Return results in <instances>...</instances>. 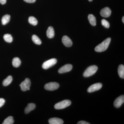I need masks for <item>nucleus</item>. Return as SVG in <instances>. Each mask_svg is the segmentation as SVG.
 I'll use <instances>...</instances> for the list:
<instances>
[{"instance_id":"obj_1","label":"nucleus","mask_w":124,"mask_h":124,"mask_svg":"<svg viewBox=\"0 0 124 124\" xmlns=\"http://www.w3.org/2000/svg\"><path fill=\"white\" fill-rule=\"evenodd\" d=\"M111 40L110 38H108L106 39L102 43L95 47V51L98 52H102L106 50L109 46Z\"/></svg>"},{"instance_id":"obj_2","label":"nucleus","mask_w":124,"mask_h":124,"mask_svg":"<svg viewBox=\"0 0 124 124\" xmlns=\"http://www.w3.org/2000/svg\"><path fill=\"white\" fill-rule=\"evenodd\" d=\"M98 68L95 65H93L88 67L84 72L83 76L85 77H88L94 75L97 70Z\"/></svg>"},{"instance_id":"obj_3","label":"nucleus","mask_w":124,"mask_h":124,"mask_svg":"<svg viewBox=\"0 0 124 124\" xmlns=\"http://www.w3.org/2000/svg\"><path fill=\"white\" fill-rule=\"evenodd\" d=\"M71 102L70 100H66L56 103L54 107L56 109H62L69 107L71 105Z\"/></svg>"},{"instance_id":"obj_4","label":"nucleus","mask_w":124,"mask_h":124,"mask_svg":"<svg viewBox=\"0 0 124 124\" xmlns=\"http://www.w3.org/2000/svg\"><path fill=\"white\" fill-rule=\"evenodd\" d=\"M31 85V81L29 78H27L24 81H23L20 85L21 90L23 91H26L30 90Z\"/></svg>"},{"instance_id":"obj_5","label":"nucleus","mask_w":124,"mask_h":124,"mask_svg":"<svg viewBox=\"0 0 124 124\" xmlns=\"http://www.w3.org/2000/svg\"><path fill=\"white\" fill-rule=\"evenodd\" d=\"M57 62V60L55 58H52L45 62L43 63L42 67L43 69H47L55 65Z\"/></svg>"},{"instance_id":"obj_6","label":"nucleus","mask_w":124,"mask_h":124,"mask_svg":"<svg viewBox=\"0 0 124 124\" xmlns=\"http://www.w3.org/2000/svg\"><path fill=\"white\" fill-rule=\"evenodd\" d=\"M59 87V85L55 82H51L46 84L45 85V89L49 91H53L57 90Z\"/></svg>"},{"instance_id":"obj_7","label":"nucleus","mask_w":124,"mask_h":124,"mask_svg":"<svg viewBox=\"0 0 124 124\" xmlns=\"http://www.w3.org/2000/svg\"><path fill=\"white\" fill-rule=\"evenodd\" d=\"M102 85L100 83L94 84L90 86L87 90L88 93H91L99 90L102 88Z\"/></svg>"},{"instance_id":"obj_8","label":"nucleus","mask_w":124,"mask_h":124,"mask_svg":"<svg viewBox=\"0 0 124 124\" xmlns=\"http://www.w3.org/2000/svg\"><path fill=\"white\" fill-rule=\"evenodd\" d=\"M72 67H73L71 64H66L59 69V73H63L70 71L72 69Z\"/></svg>"},{"instance_id":"obj_9","label":"nucleus","mask_w":124,"mask_h":124,"mask_svg":"<svg viewBox=\"0 0 124 124\" xmlns=\"http://www.w3.org/2000/svg\"><path fill=\"white\" fill-rule=\"evenodd\" d=\"M111 11L110 9L108 7H106L101 10L100 14L102 17H103L107 18L110 16Z\"/></svg>"},{"instance_id":"obj_10","label":"nucleus","mask_w":124,"mask_h":124,"mask_svg":"<svg viewBox=\"0 0 124 124\" xmlns=\"http://www.w3.org/2000/svg\"><path fill=\"white\" fill-rule=\"evenodd\" d=\"M124 102V96L121 95L117 98L115 100L114 102V105L116 108H119L121 106Z\"/></svg>"},{"instance_id":"obj_11","label":"nucleus","mask_w":124,"mask_h":124,"mask_svg":"<svg viewBox=\"0 0 124 124\" xmlns=\"http://www.w3.org/2000/svg\"><path fill=\"white\" fill-rule=\"evenodd\" d=\"M62 41L63 45L67 47H70L72 46V41L67 36H63L62 38Z\"/></svg>"},{"instance_id":"obj_12","label":"nucleus","mask_w":124,"mask_h":124,"mask_svg":"<svg viewBox=\"0 0 124 124\" xmlns=\"http://www.w3.org/2000/svg\"><path fill=\"white\" fill-rule=\"evenodd\" d=\"M49 124H62L63 121L62 119L57 117H53L49 120Z\"/></svg>"},{"instance_id":"obj_13","label":"nucleus","mask_w":124,"mask_h":124,"mask_svg":"<svg viewBox=\"0 0 124 124\" xmlns=\"http://www.w3.org/2000/svg\"><path fill=\"white\" fill-rule=\"evenodd\" d=\"M46 36L49 38H53L54 37V30L53 27L51 26L49 27L46 31Z\"/></svg>"},{"instance_id":"obj_14","label":"nucleus","mask_w":124,"mask_h":124,"mask_svg":"<svg viewBox=\"0 0 124 124\" xmlns=\"http://www.w3.org/2000/svg\"><path fill=\"white\" fill-rule=\"evenodd\" d=\"M36 108V105L33 103H30L28 104L27 106L25 108L24 112L25 113L28 114L31 111L35 109Z\"/></svg>"},{"instance_id":"obj_15","label":"nucleus","mask_w":124,"mask_h":124,"mask_svg":"<svg viewBox=\"0 0 124 124\" xmlns=\"http://www.w3.org/2000/svg\"><path fill=\"white\" fill-rule=\"evenodd\" d=\"M118 72L120 77L122 79L124 78V66L123 64H120L118 68Z\"/></svg>"},{"instance_id":"obj_16","label":"nucleus","mask_w":124,"mask_h":124,"mask_svg":"<svg viewBox=\"0 0 124 124\" xmlns=\"http://www.w3.org/2000/svg\"><path fill=\"white\" fill-rule=\"evenodd\" d=\"M88 19L90 24L93 26L96 25V20L95 16L93 14L89 15Z\"/></svg>"},{"instance_id":"obj_17","label":"nucleus","mask_w":124,"mask_h":124,"mask_svg":"<svg viewBox=\"0 0 124 124\" xmlns=\"http://www.w3.org/2000/svg\"><path fill=\"white\" fill-rule=\"evenodd\" d=\"M12 81H13L12 77L11 76H9L3 81L2 84L4 86H8L11 84Z\"/></svg>"},{"instance_id":"obj_18","label":"nucleus","mask_w":124,"mask_h":124,"mask_svg":"<svg viewBox=\"0 0 124 124\" xmlns=\"http://www.w3.org/2000/svg\"><path fill=\"white\" fill-rule=\"evenodd\" d=\"M10 19V16L9 15H6L2 17L1 19V22L3 25H5L9 22Z\"/></svg>"},{"instance_id":"obj_19","label":"nucleus","mask_w":124,"mask_h":124,"mask_svg":"<svg viewBox=\"0 0 124 124\" xmlns=\"http://www.w3.org/2000/svg\"><path fill=\"white\" fill-rule=\"evenodd\" d=\"M21 62L20 59L18 57L14 58L12 62V64L14 67H18L21 64Z\"/></svg>"},{"instance_id":"obj_20","label":"nucleus","mask_w":124,"mask_h":124,"mask_svg":"<svg viewBox=\"0 0 124 124\" xmlns=\"http://www.w3.org/2000/svg\"><path fill=\"white\" fill-rule=\"evenodd\" d=\"M32 41L36 44L40 45L41 44V43H42L40 39L36 35H33L32 37Z\"/></svg>"},{"instance_id":"obj_21","label":"nucleus","mask_w":124,"mask_h":124,"mask_svg":"<svg viewBox=\"0 0 124 124\" xmlns=\"http://www.w3.org/2000/svg\"><path fill=\"white\" fill-rule=\"evenodd\" d=\"M13 117L11 116H8L5 119L2 123V124H14Z\"/></svg>"},{"instance_id":"obj_22","label":"nucleus","mask_w":124,"mask_h":124,"mask_svg":"<svg viewBox=\"0 0 124 124\" xmlns=\"http://www.w3.org/2000/svg\"><path fill=\"white\" fill-rule=\"evenodd\" d=\"M5 41L8 43H11L13 40V37L11 35L9 34H6L3 37Z\"/></svg>"},{"instance_id":"obj_23","label":"nucleus","mask_w":124,"mask_h":124,"mask_svg":"<svg viewBox=\"0 0 124 124\" xmlns=\"http://www.w3.org/2000/svg\"><path fill=\"white\" fill-rule=\"evenodd\" d=\"M28 22L30 24L33 26H36L38 23V21L35 17L31 16L28 19Z\"/></svg>"},{"instance_id":"obj_24","label":"nucleus","mask_w":124,"mask_h":124,"mask_svg":"<svg viewBox=\"0 0 124 124\" xmlns=\"http://www.w3.org/2000/svg\"><path fill=\"white\" fill-rule=\"evenodd\" d=\"M101 24L103 26L107 28H109L110 27V24L108 22L106 19H103L101 20Z\"/></svg>"},{"instance_id":"obj_25","label":"nucleus","mask_w":124,"mask_h":124,"mask_svg":"<svg viewBox=\"0 0 124 124\" xmlns=\"http://www.w3.org/2000/svg\"><path fill=\"white\" fill-rule=\"evenodd\" d=\"M5 102V99L2 98H0V108L2 107L4 104Z\"/></svg>"},{"instance_id":"obj_26","label":"nucleus","mask_w":124,"mask_h":124,"mask_svg":"<svg viewBox=\"0 0 124 124\" xmlns=\"http://www.w3.org/2000/svg\"><path fill=\"white\" fill-rule=\"evenodd\" d=\"M78 124H90L88 122H87L84 121H81L78 122Z\"/></svg>"},{"instance_id":"obj_27","label":"nucleus","mask_w":124,"mask_h":124,"mask_svg":"<svg viewBox=\"0 0 124 124\" xmlns=\"http://www.w3.org/2000/svg\"><path fill=\"white\" fill-rule=\"evenodd\" d=\"M23 0L28 3H32L35 2L36 0Z\"/></svg>"},{"instance_id":"obj_28","label":"nucleus","mask_w":124,"mask_h":124,"mask_svg":"<svg viewBox=\"0 0 124 124\" xmlns=\"http://www.w3.org/2000/svg\"><path fill=\"white\" fill-rule=\"evenodd\" d=\"M6 0H0V3L2 5H4L6 4Z\"/></svg>"},{"instance_id":"obj_29","label":"nucleus","mask_w":124,"mask_h":124,"mask_svg":"<svg viewBox=\"0 0 124 124\" xmlns=\"http://www.w3.org/2000/svg\"><path fill=\"white\" fill-rule=\"evenodd\" d=\"M122 22H123V23H124V17H122Z\"/></svg>"},{"instance_id":"obj_30","label":"nucleus","mask_w":124,"mask_h":124,"mask_svg":"<svg viewBox=\"0 0 124 124\" xmlns=\"http://www.w3.org/2000/svg\"><path fill=\"white\" fill-rule=\"evenodd\" d=\"M88 0L89 1H93V0Z\"/></svg>"}]
</instances>
